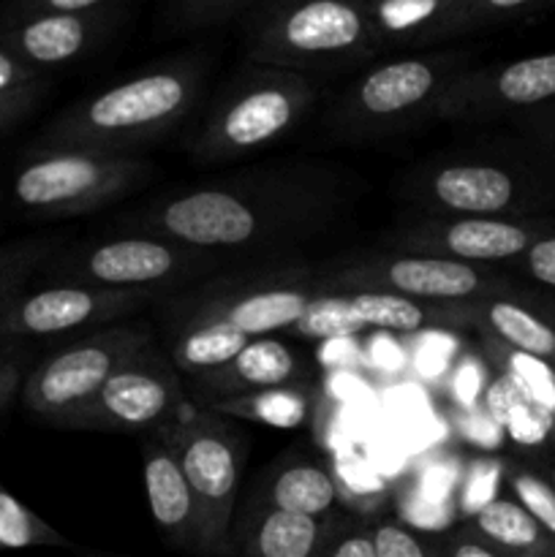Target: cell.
<instances>
[{
  "mask_svg": "<svg viewBox=\"0 0 555 557\" xmlns=\"http://www.w3.org/2000/svg\"><path fill=\"white\" fill-rule=\"evenodd\" d=\"M22 381H25V357L16 351H9L0 359V413L20 395Z\"/></svg>",
  "mask_w": 555,
  "mask_h": 557,
  "instance_id": "41",
  "label": "cell"
},
{
  "mask_svg": "<svg viewBox=\"0 0 555 557\" xmlns=\"http://www.w3.org/2000/svg\"><path fill=\"white\" fill-rule=\"evenodd\" d=\"M341 504V487L321 462L305 457H283L261 473L259 490L250 498L248 511L275 509L286 515L326 517Z\"/></svg>",
  "mask_w": 555,
  "mask_h": 557,
  "instance_id": "23",
  "label": "cell"
},
{
  "mask_svg": "<svg viewBox=\"0 0 555 557\" xmlns=\"http://www.w3.org/2000/svg\"><path fill=\"white\" fill-rule=\"evenodd\" d=\"M207 411L221 413L234 422L267 424L278 430H297L308 424L313 413V392L310 386H286V389H264L256 395L234 397L210 406Z\"/></svg>",
  "mask_w": 555,
  "mask_h": 557,
  "instance_id": "27",
  "label": "cell"
},
{
  "mask_svg": "<svg viewBox=\"0 0 555 557\" xmlns=\"http://www.w3.org/2000/svg\"><path fill=\"white\" fill-rule=\"evenodd\" d=\"M254 337L226 330H190L169 341V359L183 379L223 368L243 351Z\"/></svg>",
  "mask_w": 555,
  "mask_h": 557,
  "instance_id": "29",
  "label": "cell"
},
{
  "mask_svg": "<svg viewBox=\"0 0 555 557\" xmlns=\"http://www.w3.org/2000/svg\"><path fill=\"white\" fill-rule=\"evenodd\" d=\"M555 234V218H446L424 215L386 234L397 253L439 256L462 264L495 267L520 261L531 245Z\"/></svg>",
  "mask_w": 555,
  "mask_h": 557,
  "instance_id": "15",
  "label": "cell"
},
{
  "mask_svg": "<svg viewBox=\"0 0 555 557\" xmlns=\"http://www.w3.org/2000/svg\"><path fill=\"white\" fill-rule=\"evenodd\" d=\"M177 455L199 506V555H232L234 511L248 444L234 419L190 406L177 422L158 430Z\"/></svg>",
  "mask_w": 555,
  "mask_h": 557,
  "instance_id": "8",
  "label": "cell"
},
{
  "mask_svg": "<svg viewBox=\"0 0 555 557\" xmlns=\"http://www.w3.org/2000/svg\"><path fill=\"white\" fill-rule=\"evenodd\" d=\"M5 354H9V351H3V348H0V359H3V357H5Z\"/></svg>",
  "mask_w": 555,
  "mask_h": 557,
  "instance_id": "43",
  "label": "cell"
},
{
  "mask_svg": "<svg viewBox=\"0 0 555 557\" xmlns=\"http://www.w3.org/2000/svg\"><path fill=\"white\" fill-rule=\"evenodd\" d=\"M248 3L250 0H177V14L185 25H210L226 20Z\"/></svg>",
  "mask_w": 555,
  "mask_h": 557,
  "instance_id": "36",
  "label": "cell"
},
{
  "mask_svg": "<svg viewBox=\"0 0 555 557\" xmlns=\"http://www.w3.org/2000/svg\"><path fill=\"white\" fill-rule=\"evenodd\" d=\"M346 196L335 169L272 163L174 190L118 223L128 234H152L234 259L316 237L341 218Z\"/></svg>",
  "mask_w": 555,
  "mask_h": 557,
  "instance_id": "1",
  "label": "cell"
},
{
  "mask_svg": "<svg viewBox=\"0 0 555 557\" xmlns=\"http://www.w3.org/2000/svg\"><path fill=\"white\" fill-rule=\"evenodd\" d=\"M553 557H555V555H553Z\"/></svg>",
  "mask_w": 555,
  "mask_h": 557,
  "instance_id": "45",
  "label": "cell"
},
{
  "mask_svg": "<svg viewBox=\"0 0 555 557\" xmlns=\"http://www.w3.org/2000/svg\"><path fill=\"white\" fill-rule=\"evenodd\" d=\"M147 343H152L150 324L118 321L54 348L25 373L22 406L38 422L69 430L101 386Z\"/></svg>",
  "mask_w": 555,
  "mask_h": 557,
  "instance_id": "11",
  "label": "cell"
},
{
  "mask_svg": "<svg viewBox=\"0 0 555 557\" xmlns=\"http://www.w3.org/2000/svg\"><path fill=\"white\" fill-rule=\"evenodd\" d=\"M205 63L169 60L139 71L60 114L41 150H87L101 156H139L166 139L199 103Z\"/></svg>",
  "mask_w": 555,
  "mask_h": 557,
  "instance_id": "2",
  "label": "cell"
},
{
  "mask_svg": "<svg viewBox=\"0 0 555 557\" xmlns=\"http://www.w3.org/2000/svg\"><path fill=\"white\" fill-rule=\"evenodd\" d=\"M194 403L188 400L183 375L158 343H147L134 354L90 406L69 424V430L96 433H158L177 422Z\"/></svg>",
  "mask_w": 555,
  "mask_h": 557,
  "instance_id": "13",
  "label": "cell"
},
{
  "mask_svg": "<svg viewBox=\"0 0 555 557\" xmlns=\"http://www.w3.org/2000/svg\"><path fill=\"white\" fill-rule=\"evenodd\" d=\"M150 177L152 166L141 156L38 147V152L16 169L11 196L33 218L60 221L103 210Z\"/></svg>",
  "mask_w": 555,
  "mask_h": 557,
  "instance_id": "10",
  "label": "cell"
},
{
  "mask_svg": "<svg viewBox=\"0 0 555 557\" xmlns=\"http://www.w3.org/2000/svg\"><path fill=\"white\" fill-rule=\"evenodd\" d=\"M112 0H22V14H90V11H103Z\"/></svg>",
  "mask_w": 555,
  "mask_h": 557,
  "instance_id": "42",
  "label": "cell"
},
{
  "mask_svg": "<svg viewBox=\"0 0 555 557\" xmlns=\"http://www.w3.org/2000/svg\"><path fill=\"white\" fill-rule=\"evenodd\" d=\"M319 557H379L375 555L370 520L343 511L335 525H332Z\"/></svg>",
  "mask_w": 555,
  "mask_h": 557,
  "instance_id": "33",
  "label": "cell"
},
{
  "mask_svg": "<svg viewBox=\"0 0 555 557\" xmlns=\"http://www.w3.org/2000/svg\"><path fill=\"white\" fill-rule=\"evenodd\" d=\"M430 326L468 330L466 302L433 305L384 292L319 294L288 332L305 341H337L365 330L422 332Z\"/></svg>",
  "mask_w": 555,
  "mask_h": 557,
  "instance_id": "16",
  "label": "cell"
},
{
  "mask_svg": "<svg viewBox=\"0 0 555 557\" xmlns=\"http://www.w3.org/2000/svg\"><path fill=\"white\" fill-rule=\"evenodd\" d=\"M506 482H509V490L511 495H515L517 504H520L555 542V484L547 482L544 476H539L531 468H511Z\"/></svg>",
  "mask_w": 555,
  "mask_h": 557,
  "instance_id": "31",
  "label": "cell"
},
{
  "mask_svg": "<svg viewBox=\"0 0 555 557\" xmlns=\"http://www.w3.org/2000/svg\"><path fill=\"white\" fill-rule=\"evenodd\" d=\"M343 511L326 517L286 515L275 509L245 511L239 520V557H319Z\"/></svg>",
  "mask_w": 555,
  "mask_h": 557,
  "instance_id": "24",
  "label": "cell"
},
{
  "mask_svg": "<svg viewBox=\"0 0 555 557\" xmlns=\"http://www.w3.org/2000/svg\"><path fill=\"white\" fill-rule=\"evenodd\" d=\"M370 531H373L379 557H439L435 544H430L395 517H375L370 520Z\"/></svg>",
  "mask_w": 555,
  "mask_h": 557,
  "instance_id": "32",
  "label": "cell"
},
{
  "mask_svg": "<svg viewBox=\"0 0 555 557\" xmlns=\"http://www.w3.org/2000/svg\"><path fill=\"white\" fill-rule=\"evenodd\" d=\"M310 368L297 348L275 335L254 337L232 362L210 373L183 379L188 400L196 408H210L234 397L256 395L264 389L308 386Z\"/></svg>",
  "mask_w": 555,
  "mask_h": 557,
  "instance_id": "18",
  "label": "cell"
},
{
  "mask_svg": "<svg viewBox=\"0 0 555 557\" xmlns=\"http://www.w3.org/2000/svg\"><path fill=\"white\" fill-rule=\"evenodd\" d=\"M229 259L210 250L188 248L152 234H123L118 239L60 248L47 261L58 283L107 288H188L210 281Z\"/></svg>",
  "mask_w": 555,
  "mask_h": 557,
  "instance_id": "9",
  "label": "cell"
},
{
  "mask_svg": "<svg viewBox=\"0 0 555 557\" xmlns=\"http://www.w3.org/2000/svg\"><path fill=\"white\" fill-rule=\"evenodd\" d=\"M243 49L248 63L310 79L379 54L368 0H261L245 22Z\"/></svg>",
  "mask_w": 555,
  "mask_h": 557,
  "instance_id": "3",
  "label": "cell"
},
{
  "mask_svg": "<svg viewBox=\"0 0 555 557\" xmlns=\"http://www.w3.org/2000/svg\"><path fill=\"white\" fill-rule=\"evenodd\" d=\"M379 52L417 49L473 30L468 0H368Z\"/></svg>",
  "mask_w": 555,
  "mask_h": 557,
  "instance_id": "22",
  "label": "cell"
},
{
  "mask_svg": "<svg viewBox=\"0 0 555 557\" xmlns=\"http://www.w3.org/2000/svg\"><path fill=\"white\" fill-rule=\"evenodd\" d=\"M316 281L324 294L384 292L433 305L477 302L517 288L509 277L495 272V267L462 264L439 256L397 253V250L330 261L316 267Z\"/></svg>",
  "mask_w": 555,
  "mask_h": 557,
  "instance_id": "12",
  "label": "cell"
},
{
  "mask_svg": "<svg viewBox=\"0 0 555 557\" xmlns=\"http://www.w3.org/2000/svg\"><path fill=\"white\" fill-rule=\"evenodd\" d=\"M435 549H439V557H511L506 555L504 549L484 542V539L479 536V533H473L468 525L449 533L446 539H441V542L435 544Z\"/></svg>",
  "mask_w": 555,
  "mask_h": 557,
  "instance_id": "37",
  "label": "cell"
},
{
  "mask_svg": "<svg viewBox=\"0 0 555 557\" xmlns=\"http://www.w3.org/2000/svg\"><path fill=\"white\" fill-rule=\"evenodd\" d=\"M520 267L531 281H536L539 286L555 292V234H550V237L531 245L528 253L520 259Z\"/></svg>",
  "mask_w": 555,
  "mask_h": 557,
  "instance_id": "38",
  "label": "cell"
},
{
  "mask_svg": "<svg viewBox=\"0 0 555 557\" xmlns=\"http://www.w3.org/2000/svg\"><path fill=\"white\" fill-rule=\"evenodd\" d=\"M555 101V52L531 54L484 69H466L455 76L439 103L435 120L477 123Z\"/></svg>",
  "mask_w": 555,
  "mask_h": 557,
  "instance_id": "17",
  "label": "cell"
},
{
  "mask_svg": "<svg viewBox=\"0 0 555 557\" xmlns=\"http://www.w3.org/2000/svg\"><path fill=\"white\" fill-rule=\"evenodd\" d=\"M466 69V58L449 52L414 54L373 65L332 103V131L343 139H384L424 120H435L441 98Z\"/></svg>",
  "mask_w": 555,
  "mask_h": 557,
  "instance_id": "7",
  "label": "cell"
},
{
  "mask_svg": "<svg viewBox=\"0 0 555 557\" xmlns=\"http://www.w3.org/2000/svg\"><path fill=\"white\" fill-rule=\"evenodd\" d=\"M468 330L490 337L528 357L555 362V302L547 297L522 292L520 286L506 294L466 302Z\"/></svg>",
  "mask_w": 555,
  "mask_h": 557,
  "instance_id": "19",
  "label": "cell"
},
{
  "mask_svg": "<svg viewBox=\"0 0 555 557\" xmlns=\"http://www.w3.org/2000/svg\"><path fill=\"white\" fill-rule=\"evenodd\" d=\"M0 201H3V196H0Z\"/></svg>",
  "mask_w": 555,
  "mask_h": 557,
  "instance_id": "44",
  "label": "cell"
},
{
  "mask_svg": "<svg viewBox=\"0 0 555 557\" xmlns=\"http://www.w3.org/2000/svg\"><path fill=\"white\" fill-rule=\"evenodd\" d=\"M479 341H482L488 357L501 368L504 379L526 400L533 417L542 422L544 433L555 438V362L528 357V354L515 351L490 337H479Z\"/></svg>",
  "mask_w": 555,
  "mask_h": 557,
  "instance_id": "26",
  "label": "cell"
},
{
  "mask_svg": "<svg viewBox=\"0 0 555 557\" xmlns=\"http://www.w3.org/2000/svg\"><path fill=\"white\" fill-rule=\"evenodd\" d=\"M44 90H47V82H36V85L30 87H22V90L0 96V134H5V131L14 128L16 123H22V120L38 107Z\"/></svg>",
  "mask_w": 555,
  "mask_h": 557,
  "instance_id": "35",
  "label": "cell"
},
{
  "mask_svg": "<svg viewBox=\"0 0 555 557\" xmlns=\"http://www.w3.org/2000/svg\"><path fill=\"white\" fill-rule=\"evenodd\" d=\"M400 196L424 215L536 218L555 205V183L522 163L452 152L411 169Z\"/></svg>",
  "mask_w": 555,
  "mask_h": 557,
  "instance_id": "6",
  "label": "cell"
},
{
  "mask_svg": "<svg viewBox=\"0 0 555 557\" xmlns=\"http://www.w3.org/2000/svg\"><path fill=\"white\" fill-rule=\"evenodd\" d=\"M520 134H526L533 145L542 147L544 152L555 156V101L544 107L528 109V112L511 114Z\"/></svg>",
  "mask_w": 555,
  "mask_h": 557,
  "instance_id": "34",
  "label": "cell"
},
{
  "mask_svg": "<svg viewBox=\"0 0 555 557\" xmlns=\"http://www.w3.org/2000/svg\"><path fill=\"white\" fill-rule=\"evenodd\" d=\"M183 288H107L85 283H54V286L22 292L0 313V341L27 337H58L76 330H101L118 324L150 305L163 302Z\"/></svg>",
  "mask_w": 555,
  "mask_h": 557,
  "instance_id": "14",
  "label": "cell"
},
{
  "mask_svg": "<svg viewBox=\"0 0 555 557\" xmlns=\"http://www.w3.org/2000/svg\"><path fill=\"white\" fill-rule=\"evenodd\" d=\"M63 248L58 237H25L0 245V313L27 288V281Z\"/></svg>",
  "mask_w": 555,
  "mask_h": 557,
  "instance_id": "30",
  "label": "cell"
},
{
  "mask_svg": "<svg viewBox=\"0 0 555 557\" xmlns=\"http://www.w3.org/2000/svg\"><path fill=\"white\" fill-rule=\"evenodd\" d=\"M310 76L248 63L212 101L188 152L196 163H232L286 139L316 107Z\"/></svg>",
  "mask_w": 555,
  "mask_h": 557,
  "instance_id": "5",
  "label": "cell"
},
{
  "mask_svg": "<svg viewBox=\"0 0 555 557\" xmlns=\"http://www.w3.org/2000/svg\"><path fill=\"white\" fill-rule=\"evenodd\" d=\"M542 3L544 0H468V11H471V25L479 27L488 22L509 20Z\"/></svg>",
  "mask_w": 555,
  "mask_h": 557,
  "instance_id": "39",
  "label": "cell"
},
{
  "mask_svg": "<svg viewBox=\"0 0 555 557\" xmlns=\"http://www.w3.org/2000/svg\"><path fill=\"white\" fill-rule=\"evenodd\" d=\"M319 294L316 267H259L201 281L156 308L169 341L190 330L264 337L292 330Z\"/></svg>",
  "mask_w": 555,
  "mask_h": 557,
  "instance_id": "4",
  "label": "cell"
},
{
  "mask_svg": "<svg viewBox=\"0 0 555 557\" xmlns=\"http://www.w3.org/2000/svg\"><path fill=\"white\" fill-rule=\"evenodd\" d=\"M473 533L511 557H553L555 542L515 498H490L468 522Z\"/></svg>",
  "mask_w": 555,
  "mask_h": 557,
  "instance_id": "25",
  "label": "cell"
},
{
  "mask_svg": "<svg viewBox=\"0 0 555 557\" xmlns=\"http://www.w3.org/2000/svg\"><path fill=\"white\" fill-rule=\"evenodd\" d=\"M109 16L103 11L90 14H22L3 33V47L25 60L36 71L58 69L85 58L103 38Z\"/></svg>",
  "mask_w": 555,
  "mask_h": 557,
  "instance_id": "21",
  "label": "cell"
},
{
  "mask_svg": "<svg viewBox=\"0 0 555 557\" xmlns=\"http://www.w3.org/2000/svg\"><path fill=\"white\" fill-rule=\"evenodd\" d=\"M141 479L158 531L172 547L199 555V506L177 455L161 433L141 444Z\"/></svg>",
  "mask_w": 555,
  "mask_h": 557,
  "instance_id": "20",
  "label": "cell"
},
{
  "mask_svg": "<svg viewBox=\"0 0 555 557\" xmlns=\"http://www.w3.org/2000/svg\"><path fill=\"white\" fill-rule=\"evenodd\" d=\"M30 547H54L69 549L79 557H109L96 549H85L54 531L47 520L27 509L0 484V549H30Z\"/></svg>",
  "mask_w": 555,
  "mask_h": 557,
  "instance_id": "28",
  "label": "cell"
},
{
  "mask_svg": "<svg viewBox=\"0 0 555 557\" xmlns=\"http://www.w3.org/2000/svg\"><path fill=\"white\" fill-rule=\"evenodd\" d=\"M36 82H44L41 71L27 65L25 60H20L14 52H9V49L0 44V96L22 90V87H30L36 85Z\"/></svg>",
  "mask_w": 555,
  "mask_h": 557,
  "instance_id": "40",
  "label": "cell"
}]
</instances>
